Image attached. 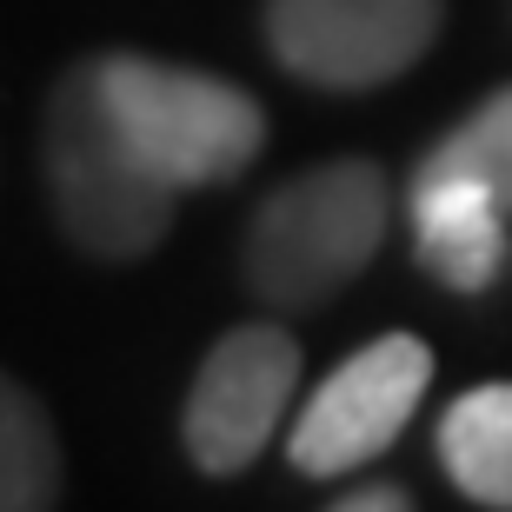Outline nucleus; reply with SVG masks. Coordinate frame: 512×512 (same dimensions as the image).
<instances>
[{
  "label": "nucleus",
  "instance_id": "obj_1",
  "mask_svg": "<svg viewBox=\"0 0 512 512\" xmlns=\"http://www.w3.org/2000/svg\"><path fill=\"white\" fill-rule=\"evenodd\" d=\"M40 153H47L54 220L87 260H147L167 240L180 193L140 160V147L114 120L94 60H80L54 80Z\"/></svg>",
  "mask_w": 512,
  "mask_h": 512
},
{
  "label": "nucleus",
  "instance_id": "obj_2",
  "mask_svg": "<svg viewBox=\"0 0 512 512\" xmlns=\"http://www.w3.org/2000/svg\"><path fill=\"white\" fill-rule=\"evenodd\" d=\"M386 240V173L373 160H320L260 200L247 227V286L280 313L333 300Z\"/></svg>",
  "mask_w": 512,
  "mask_h": 512
},
{
  "label": "nucleus",
  "instance_id": "obj_3",
  "mask_svg": "<svg viewBox=\"0 0 512 512\" xmlns=\"http://www.w3.org/2000/svg\"><path fill=\"white\" fill-rule=\"evenodd\" d=\"M100 94L127 127L160 180L173 193L193 187H227L260 160L266 147V114L247 87L220 74H193L153 54H94Z\"/></svg>",
  "mask_w": 512,
  "mask_h": 512
},
{
  "label": "nucleus",
  "instance_id": "obj_4",
  "mask_svg": "<svg viewBox=\"0 0 512 512\" xmlns=\"http://www.w3.org/2000/svg\"><path fill=\"white\" fill-rule=\"evenodd\" d=\"M446 27V0H266V47L293 80L373 94L399 80Z\"/></svg>",
  "mask_w": 512,
  "mask_h": 512
},
{
  "label": "nucleus",
  "instance_id": "obj_5",
  "mask_svg": "<svg viewBox=\"0 0 512 512\" xmlns=\"http://www.w3.org/2000/svg\"><path fill=\"white\" fill-rule=\"evenodd\" d=\"M433 380V353L413 333H386V340L360 346L353 360H340L313 386L300 406L293 433H286V459L313 479L360 473L406 433V419L419 413Z\"/></svg>",
  "mask_w": 512,
  "mask_h": 512
},
{
  "label": "nucleus",
  "instance_id": "obj_6",
  "mask_svg": "<svg viewBox=\"0 0 512 512\" xmlns=\"http://www.w3.org/2000/svg\"><path fill=\"white\" fill-rule=\"evenodd\" d=\"M293 386H300V340L286 326H233L193 373L180 419L187 459L213 479L247 473L266 453V439L280 433Z\"/></svg>",
  "mask_w": 512,
  "mask_h": 512
},
{
  "label": "nucleus",
  "instance_id": "obj_7",
  "mask_svg": "<svg viewBox=\"0 0 512 512\" xmlns=\"http://www.w3.org/2000/svg\"><path fill=\"white\" fill-rule=\"evenodd\" d=\"M406 220H413L419 266H426L433 280H446L453 293H486V286L506 273V220L512 213L499 207L493 193L413 167Z\"/></svg>",
  "mask_w": 512,
  "mask_h": 512
},
{
  "label": "nucleus",
  "instance_id": "obj_8",
  "mask_svg": "<svg viewBox=\"0 0 512 512\" xmlns=\"http://www.w3.org/2000/svg\"><path fill=\"white\" fill-rule=\"evenodd\" d=\"M439 459L466 499L512 512V386H473L439 419Z\"/></svg>",
  "mask_w": 512,
  "mask_h": 512
},
{
  "label": "nucleus",
  "instance_id": "obj_9",
  "mask_svg": "<svg viewBox=\"0 0 512 512\" xmlns=\"http://www.w3.org/2000/svg\"><path fill=\"white\" fill-rule=\"evenodd\" d=\"M60 506V439L54 419L14 373H0V512Z\"/></svg>",
  "mask_w": 512,
  "mask_h": 512
},
{
  "label": "nucleus",
  "instance_id": "obj_10",
  "mask_svg": "<svg viewBox=\"0 0 512 512\" xmlns=\"http://www.w3.org/2000/svg\"><path fill=\"white\" fill-rule=\"evenodd\" d=\"M419 173H446V180H466V187L493 193L499 207L512 213V87L486 94L473 114L459 120L446 140H439Z\"/></svg>",
  "mask_w": 512,
  "mask_h": 512
},
{
  "label": "nucleus",
  "instance_id": "obj_11",
  "mask_svg": "<svg viewBox=\"0 0 512 512\" xmlns=\"http://www.w3.org/2000/svg\"><path fill=\"white\" fill-rule=\"evenodd\" d=\"M406 506H413V493L393 486V479L386 486H366V493H340V512H406Z\"/></svg>",
  "mask_w": 512,
  "mask_h": 512
}]
</instances>
